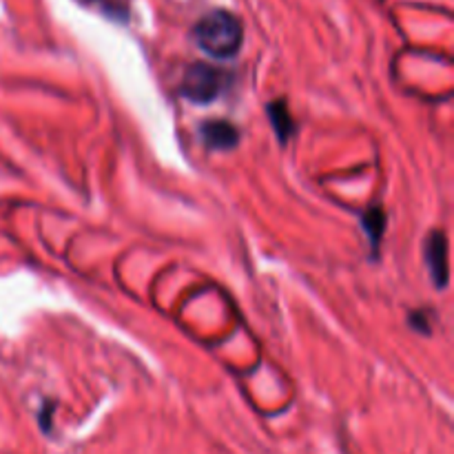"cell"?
Here are the masks:
<instances>
[{
	"label": "cell",
	"instance_id": "6da1fadb",
	"mask_svg": "<svg viewBox=\"0 0 454 454\" xmlns=\"http://www.w3.org/2000/svg\"><path fill=\"white\" fill-rule=\"evenodd\" d=\"M195 43L202 51H207L213 58H233L242 47V25L238 18L229 12L207 13L193 29Z\"/></svg>",
	"mask_w": 454,
	"mask_h": 454
},
{
	"label": "cell",
	"instance_id": "52a82bcc",
	"mask_svg": "<svg viewBox=\"0 0 454 454\" xmlns=\"http://www.w3.org/2000/svg\"><path fill=\"white\" fill-rule=\"evenodd\" d=\"M82 3H93V0H82Z\"/></svg>",
	"mask_w": 454,
	"mask_h": 454
},
{
	"label": "cell",
	"instance_id": "277c9868",
	"mask_svg": "<svg viewBox=\"0 0 454 454\" xmlns=\"http://www.w3.org/2000/svg\"><path fill=\"white\" fill-rule=\"evenodd\" d=\"M200 136H202L204 145L213 151L235 149L239 142L238 127H233L226 120H208V122L200 127Z\"/></svg>",
	"mask_w": 454,
	"mask_h": 454
},
{
	"label": "cell",
	"instance_id": "5b68a950",
	"mask_svg": "<svg viewBox=\"0 0 454 454\" xmlns=\"http://www.w3.org/2000/svg\"><path fill=\"white\" fill-rule=\"evenodd\" d=\"M269 118H270V122H273V129H275V133H278L279 140L286 142L288 137L293 136V131H295V124H293V118H291V114H288L286 105H284L282 100L270 102Z\"/></svg>",
	"mask_w": 454,
	"mask_h": 454
},
{
	"label": "cell",
	"instance_id": "3957f363",
	"mask_svg": "<svg viewBox=\"0 0 454 454\" xmlns=\"http://www.w3.org/2000/svg\"><path fill=\"white\" fill-rule=\"evenodd\" d=\"M426 262L434 286H446L448 282V239L442 231H434L426 242Z\"/></svg>",
	"mask_w": 454,
	"mask_h": 454
},
{
	"label": "cell",
	"instance_id": "8992f818",
	"mask_svg": "<svg viewBox=\"0 0 454 454\" xmlns=\"http://www.w3.org/2000/svg\"><path fill=\"white\" fill-rule=\"evenodd\" d=\"M384 226H386V215L380 211V208H372V211H368L366 217H364V231L371 235V242L375 248L377 244H380L381 235H384Z\"/></svg>",
	"mask_w": 454,
	"mask_h": 454
},
{
	"label": "cell",
	"instance_id": "7a4b0ae2",
	"mask_svg": "<svg viewBox=\"0 0 454 454\" xmlns=\"http://www.w3.org/2000/svg\"><path fill=\"white\" fill-rule=\"evenodd\" d=\"M224 71L213 65H207V62H195V65L186 69L180 91L186 100L195 102V105H207V102L215 100L224 91Z\"/></svg>",
	"mask_w": 454,
	"mask_h": 454
}]
</instances>
